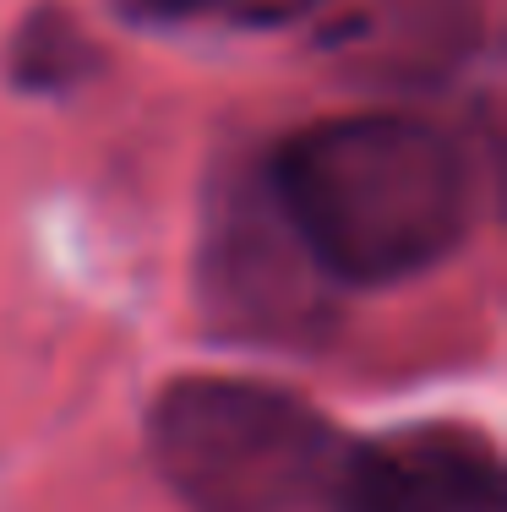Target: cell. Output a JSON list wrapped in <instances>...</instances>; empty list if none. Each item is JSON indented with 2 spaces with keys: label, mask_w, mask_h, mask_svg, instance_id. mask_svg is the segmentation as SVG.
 <instances>
[{
  "label": "cell",
  "mask_w": 507,
  "mask_h": 512,
  "mask_svg": "<svg viewBox=\"0 0 507 512\" xmlns=\"http://www.w3.org/2000/svg\"><path fill=\"white\" fill-rule=\"evenodd\" d=\"M262 186L322 278L388 289L431 273L475 229V158L404 109L338 115L284 137Z\"/></svg>",
  "instance_id": "6da1fadb"
},
{
  "label": "cell",
  "mask_w": 507,
  "mask_h": 512,
  "mask_svg": "<svg viewBox=\"0 0 507 512\" xmlns=\"http://www.w3.org/2000/svg\"><path fill=\"white\" fill-rule=\"evenodd\" d=\"M148 447L191 512H344L355 442L279 382L180 376L153 398Z\"/></svg>",
  "instance_id": "7a4b0ae2"
},
{
  "label": "cell",
  "mask_w": 507,
  "mask_h": 512,
  "mask_svg": "<svg viewBox=\"0 0 507 512\" xmlns=\"http://www.w3.org/2000/svg\"><path fill=\"white\" fill-rule=\"evenodd\" d=\"M311 256L289 235L284 213L273 207L262 169L240 197L219 207L208 240V306L229 316V327L257 338H289L311 322Z\"/></svg>",
  "instance_id": "3957f363"
},
{
  "label": "cell",
  "mask_w": 507,
  "mask_h": 512,
  "mask_svg": "<svg viewBox=\"0 0 507 512\" xmlns=\"http://www.w3.org/2000/svg\"><path fill=\"white\" fill-rule=\"evenodd\" d=\"M344 512H502V458L469 425H409L355 442Z\"/></svg>",
  "instance_id": "277c9868"
},
{
  "label": "cell",
  "mask_w": 507,
  "mask_h": 512,
  "mask_svg": "<svg viewBox=\"0 0 507 512\" xmlns=\"http://www.w3.org/2000/svg\"><path fill=\"white\" fill-rule=\"evenodd\" d=\"M6 71L22 93H71L77 82H88L99 71V44L88 39V28L66 6L44 0L11 33Z\"/></svg>",
  "instance_id": "5b68a950"
},
{
  "label": "cell",
  "mask_w": 507,
  "mask_h": 512,
  "mask_svg": "<svg viewBox=\"0 0 507 512\" xmlns=\"http://www.w3.org/2000/svg\"><path fill=\"white\" fill-rule=\"evenodd\" d=\"M131 22L142 28H197V22H219V28H284V22L306 17L322 0H115Z\"/></svg>",
  "instance_id": "8992f818"
}]
</instances>
